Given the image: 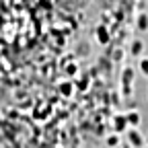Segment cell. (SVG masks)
<instances>
[{
  "instance_id": "5",
  "label": "cell",
  "mask_w": 148,
  "mask_h": 148,
  "mask_svg": "<svg viewBox=\"0 0 148 148\" xmlns=\"http://www.w3.org/2000/svg\"><path fill=\"white\" fill-rule=\"evenodd\" d=\"M115 123V130H117V132H121V130H125V125H127V117L125 115H115V119H113Z\"/></svg>"
},
{
  "instance_id": "6",
  "label": "cell",
  "mask_w": 148,
  "mask_h": 148,
  "mask_svg": "<svg viewBox=\"0 0 148 148\" xmlns=\"http://www.w3.org/2000/svg\"><path fill=\"white\" fill-rule=\"evenodd\" d=\"M138 29L140 31H148V12H142L138 16Z\"/></svg>"
},
{
  "instance_id": "2",
  "label": "cell",
  "mask_w": 148,
  "mask_h": 148,
  "mask_svg": "<svg viewBox=\"0 0 148 148\" xmlns=\"http://www.w3.org/2000/svg\"><path fill=\"white\" fill-rule=\"evenodd\" d=\"M132 76H134L132 68H125V70H123V90H125V95H130V86H132Z\"/></svg>"
},
{
  "instance_id": "8",
  "label": "cell",
  "mask_w": 148,
  "mask_h": 148,
  "mask_svg": "<svg viewBox=\"0 0 148 148\" xmlns=\"http://www.w3.org/2000/svg\"><path fill=\"white\" fill-rule=\"evenodd\" d=\"M107 144H109V146H117V144H119V138H117L115 134L109 136V138H107Z\"/></svg>"
},
{
  "instance_id": "10",
  "label": "cell",
  "mask_w": 148,
  "mask_h": 148,
  "mask_svg": "<svg viewBox=\"0 0 148 148\" xmlns=\"http://www.w3.org/2000/svg\"><path fill=\"white\" fill-rule=\"evenodd\" d=\"M70 88H72V86H70V84H68V82H66V84H62V86H60V90H62V95H70Z\"/></svg>"
},
{
  "instance_id": "3",
  "label": "cell",
  "mask_w": 148,
  "mask_h": 148,
  "mask_svg": "<svg viewBox=\"0 0 148 148\" xmlns=\"http://www.w3.org/2000/svg\"><path fill=\"white\" fill-rule=\"evenodd\" d=\"M142 51H144V43L140 41V39H136L134 43H132V56H134V58H142Z\"/></svg>"
},
{
  "instance_id": "13",
  "label": "cell",
  "mask_w": 148,
  "mask_h": 148,
  "mask_svg": "<svg viewBox=\"0 0 148 148\" xmlns=\"http://www.w3.org/2000/svg\"><path fill=\"white\" fill-rule=\"evenodd\" d=\"M146 148H148V146H146Z\"/></svg>"
},
{
  "instance_id": "1",
  "label": "cell",
  "mask_w": 148,
  "mask_h": 148,
  "mask_svg": "<svg viewBox=\"0 0 148 148\" xmlns=\"http://www.w3.org/2000/svg\"><path fill=\"white\" fill-rule=\"evenodd\" d=\"M127 142L132 144V146H136V148H142V144H144L146 140H142V136L132 127V130H127Z\"/></svg>"
},
{
  "instance_id": "11",
  "label": "cell",
  "mask_w": 148,
  "mask_h": 148,
  "mask_svg": "<svg viewBox=\"0 0 148 148\" xmlns=\"http://www.w3.org/2000/svg\"><path fill=\"white\" fill-rule=\"evenodd\" d=\"M146 142H148V136H146Z\"/></svg>"
},
{
  "instance_id": "12",
  "label": "cell",
  "mask_w": 148,
  "mask_h": 148,
  "mask_svg": "<svg viewBox=\"0 0 148 148\" xmlns=\"http://www.w3.org/2000/svg\"><path fill=\"white\" fill-rule=\"evenodd\" d=\"M123 148H127V146H123Z\"/></svg>"
},
{
  "instance_id": "7",
  "label": "cell",
  "mask_w": 148,
  "mask_h": 148,
  "mask_svg": "<svg viewBox=\"0 0 148 148\" xmlns=\"http://www.w3.org/2000/svg\"><path fill=\"white\" fill-rule=\"evenodd\" d=\"M140 70L144 76H148V56H142L140 58Z\"/></svg>"
},
{
  "instance_id": "9",
  "label": "cell",
  "mask_w": 148,
  "mask_h": 148,
  "mask_svg": "<svg viewBox=\"0 0 148 148\" xmlns=\"http://www.w3.org/2000/svg\"><path fill=\"white\" fill-rule=\"evenodd\" d=\"M99 39H101V43H107V33L103 27H99Z\"/></svg>"
},
{
  "instance_id": "4",
  "label": "cell",
  "mask_w": 148,
  "mask_h": 148,
  "mask_svg": "<svg viewBox=\"0 0 148 148\" xmlns=\"http://www.w3.org/2000/svg\"><path fill=\"white\" fill-rule=\"evenodd\" d=\"M125 117H127V123L132 127L140 125V113H138V111H130V113H125Z\"/></svg>"
}]
</instances>
